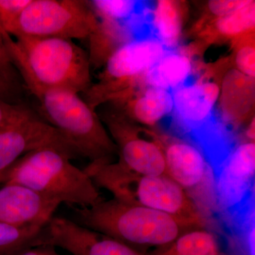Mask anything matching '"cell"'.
I'll list each match as a JSON object with an SVG mask.
<instances>
[{
    "instance_id": "cell-3",
    "label": "cell",
    "mask_w": 255,
    "mask_h": 255,
    "mask_svg": "<svg viewBox=\"0 0 255 255\" xmlns=\"http://www.w3.org/2000/svg\"><path fill=\"white\" fill-rule=\"evenodd\" d=\"M74 222L142 252L162 248L189 231L174 216L118 199H105L90 207L72 206ZM143 253V252H142Z\"/></svg>"
},
{
    "instance_id": "cell-11",
    "label": "cell",
    "mask_w": 255,
    "mask_h": 255,
    "mask_svg": "<svg viewBox=\"0 0 255 255\" xmlns=\"http://www.w3.org/2000/svg\"><path fill=\"white\" fill-rule=\"evenodd\" d=\"M41 245L60 248L73 255H147L64 218L53 217L41 230L38 246Z\"/></svg>"
},
{
    "instance_id": "cell-29",
    "label": "cell",
    "mask_w": 255,
    "mask_h": 255,
    "mask_svg": "<svg viewBox=\"0 0 255 255\" xmlns=\"http://www.w3.org/2000/svg\"><path fill=\"white\" fill-rule=\"evenodd\" d=\"M12 255H62L57 252L55 247L50 245H41L26 248Z\"/></svg>"
},
{
    "instance_id": "cell-10",
    "label": "cell",
    "mask_w": 255,
    "mask_h": 255,
    "mask_svg": "<svg viewBox=\"0 0 255 255\" xmlns=\"http://www.w3.org/2000/svg\"><path fill=\"white\" fill-rule=\"evenodd\" d=\"M255 142L236 144L213 172L216 200L231 218L255 208Z\"/></svg>"
},
{
    "instance_id": "cell-26",
    "label": "cell",
    "mask_w": 255,
    "mask_h": 255,
    "mask_svg": "<svg viewBox=\"0 0 255 255\" xmlns=\"http://www.w3.org/2000/svg\"><path fill=\"white\" fill-rule=\"evenodd\" d=\"M251 0H211L206 4L204 14L201 17L214 18L231 14L241 9Z\"/></svg>"
},
{
    "instance_id": "cell-24",
    "label": "cell",
    "mask_w": 255,
    "mask_h": 255,
    "mask_svg": "<svg viewBox=\"0 0 255 255\" xmlns=\"http://www.w3.org/2000/svg\"><path fill=\"white\" fill-rule=\"evenodd\" d=\"M255 32L231 43V62L235 69L247 76L255 78Z\"/></svg>"
},
{
    "instance_id": "cell-14",
    "label": "cell",
    "mask_w": 255,
    "mask_h": 255,
    "mask_svg": "<svg viewBox=\"0 0 255 255\" xmlns=\"http://www.w3.org/2000/svg\"><path fill=\"white\" fill-rule=\"evenodd\" d=\"M163 150L165 174L184 190L200 186L212 169L202 150L184 137L155 129Z\"/></svg>"
},
{
    "instance_id": "cell-23",
    "label": "cell",
    "mask_w": 255,
    "mask_h": 255,
    "mask_svg": "<svg viewBox=\"0 0 255 255\" xmlns=\"http://www.w3.org/2000/svg\"><path fill=\"white\" fill-rule=\"evenodd\" d=\"M148 3L147 1L102 0L92 1L90 6L98 17L110 18L122 22L124 18L141 14Z\"/></svg>"
},
{
    "instance_id": "cell-6",
    "label": "cell",
    "mask_w": 255,
    "mask_h": 255,
    "mask_svg": "<svg viewBox=\"0 0 255 255\" xmlns=\"http://www.w3.org/2000/svg\"><path fill=\"white\" fill-rule=\"evenodd\" d=\"M99 18L90 3L80 0H31L12 24L11 36L87 39Z\"/></svg>"
},
{
    "instance_id": "cell-19",
    "label": "cell",
    "mask_w": 255,
    "mask_h": 255,
    "mask_svg": "<svg viewBox=\"0 0 255 255\" xmlns=\"http://www.w3.org/2000/svg\"><path fill=\"white\" fill-rule=\"evenodd\" d=\"M186 9L184 1L159 0L152 4L147 18L150 36L167 49H176L182 38Z\"/></svg>"
},
{
    "instance_id": "cell-16",
    "label": "cell",
    "mask_w": 255,
    "mask_h": 255,
    "mask_svg": "<svg viewBox=\"0 0 255 255\" xmlns=\"http://www.w3.org/2000/svg\"><path fill=\"white\" fill-rule=\"evenodd\" d=\"M255 1L251 0L246 6L231 14L219 18L201 17L193 28V33L198 38L190 48L199 53L210 44L236 41L255 32Z\"/></svg>"
},
{
    "instance_id": "cell-31",
    "label": "cell",
    "mask_w": 255,
    "mask_h": 255,
    "mask_svg": "<svg viewBox=\"0 0 255 255\" xmlns=\"http://www.w3.org/2000/svg\"><path fill=\"white\" fill-rule=\"evenodd\" d=\"M247 137L246 141L255 142V117L251 119V123L245 131Z\"/></svg>"
},
{
    "instance_id": "cell-1",
    "label": "cell",
    "mask_w": 255,
    "mask_h": 255,
    "mask_svg": "<svg viewBox=\"0 0 255 255\" xmlns=\"http://www.w3.org/2000/svg\"><path fill=\"white\" fill-rule=\"evenodd\" d=\"M0 31L15 68L33 95L48 90L85 93L92 86L88 53L66 38L17 36Z\"/></svg>"
},
{
    "instance_id": "cell-13",
    "label": "cell",
    "mask_w": 255,
    "mask_h": 255,
    "mask_svg": "<svg viewBox=\"0 0 255 255\" xmlns=\"http://www.w3.org/2000/svg\"><path fill=\"white\" fill-rule=\"evenodd\" d=\"M60 204L24 186L3 184L0 188V222L15 227L44 228Z\"/></svg>"
},
{
    "instance_id": "cell-2",
    "label": "cell",
    "mask_w": 255,
    "mask_h": 255,
    "mask_svg": "<svg viewBox=\"0 0 255 255\" xmlns=\"http://www.w3.org/2000/svg\"><path fill=\"white\" fill-rule=\"evenodd\" d=\"M84 171L97 187L114 199L174 216L189 229L204 228L206 220L187 191L165 175L129 170L118 162H90Z\"/></svg>"
},
{
    "instance_id": "cell-4",
    "label": "cell",
    "mask_w": 255,
    "mask_h": 255,
    "mask_svg": "<svg viewBox=\"0 0 255 255\" xmlns=\"http://www.w3.org/2000/svg\"><path fill=\"white\" fill-rule=\"evenodd\" d=\"M72 159L55 147L32 150L4 172L1 184H20L70 207H90L103 200L91 178Z\"/></svg>"
},
{
    "instance_id": "cell-12",
    "label": "cell",
    "mask_w": 255,
    "mask_h": 255,
    "mask_svg": "<svg viewBox=\"0 0 255 255\" xmlns=\"http://www.w3.org/2000/svg\"><path fill=\"white\" fill-rule=\"evenodd\" d=\"M45 147L59 149L73 159L79 157L54 128L35 115L0 130V184L4 172L20 157Z\"/></svg>"
},
{
    "instance_id": "cell-9",
    "label": "cell",
    "mask_w": 255,
    "mask_h": 255,
    "mask_svg": "<svg viewBox=\"0 0 255 255\" xmlns=\"http://www.w3.org/2000/svg\"><path fill=\"white\" fill-rule=\"evenodd\" d=\"M118 151V163L142 174L164 175L165 162L158 135L154 128L139 125L119 111L103 117Z\"/></svg>"
},
{
    "instance_id": "cell-15",
    "label": "cell",
    "mask_w": 255,
    "mask_h": 255,
    "mask_svg": "<svg viewBox=\"0 0 255 255\" xmlns=\"http://www.w3.org/2000/svg\"><path fill=\"white\" fill-rule=\"evenodd\" d=\"M255 78L230 68L223 76L219 98L220 120L233 132L254 114Z\"/></svg>"
},
{
    "instance_id": "cell-21",
    "label": "cell",
    "mask_w": 255,
    "mask_h": 255,
    "mask_svg": "<svg viewBox=\"0 0 255 255\" xmlns=\"http://www.w3.org/2000/svg\"><path fill=\"white\" fill-rule=\"evenodd\" d=\"M147 255H221L217 238L204 228L189 230Z\"/></svg>"
},
{
    "instance_id": "cell-28",
    "label": "cell",
    "mask_w": 255,
    "mask_h": 255,
    "mask_svg": "<svg viewBox=\"0 0 255 255\" xmlns=\"http://www.w3.org/2000/svg\"><path fill=\"white\" fill-rule=\"evenodd\" d=\"M0 75L16 86L17 73L6 49L4 38L0 31Z\"/></svg>"
},
{
    "instance_id": "cell-18",
    "label": "cell",
    "mask_w": 255,
    "mask_h": 255,
    "mask_svg": "<svg viewBox=\"0 0 255 255\" xmlns=\"http://www.w3.org/2000/svg\"><path fill=\"white\" fill-rule=\"evenodd\" d=\"M121 113L139 125L153 128L173 112L172 92L145 87L115 105Z\"/></svg>"
},
{
    "instance_id": "cell-20",
    "label": "cell",
    "mask_w": 255,
    "mask_h": 255,
    "mask_svg": "<svg viewBox=\"0 0 255 255\" xmlns=\"http://www.w3.org/2000/svg\"><path fill=\"white\" fill-rule=\"evenodd\" d=\"M98 18L97 28L88 38L90 50L87 53L90 66L95 68L105 66L116 50L135 38L131 28L121 21Z\"/></svg>"
},
{
    "instance_id": "cell-32",
    "label": "cell",
    "mask_w": 255,
    "mask_h": 255,
    "mask_svg": "<svg viewBox=\"0 0 255 255\" xmlns=\"http://www.w3.org/2000/svg\"></svg>"
},
{
    "instance_id": "cell-27",
    "label": "cell",
    "mask_w": 255,
    "mask_h": 255,
    "mask_svg": "<svg viewBox=\"0 0 255 255\" xmlns=\"http://www.w3.org/2000/svg\"><path fill=\"white\" fill-rule=\"evenodd\" d=\"M31 0H0V26L6 29L16 21Z\"/></svg>"
},
{
    "instance_id": "cell-8",
    "label": "cell",
    "mask_w": 255,
    "mask_h": 255,
    "mask_svg": "<svg viewBox=\"0 0 255 255\" xmlns=\"http://www.w3.org/2000/svg\"><path fill=\"white\" fill-rule=\"evenodd\" d=\"M231 67L228 59L209 66L199 78L172 92L174 121L184 137L192 140L194 137L212 127L219 121L214 113L219 101L222 77Z\"/></svg>"
},
{
    "instance_id": "cell-7",
    "label": "cell",
    "mask_w": 255,
    "mask_h": 255,
    "mask_svg": "<svg viewBox=\"0 0 255 255\" xmlns=\"http://www.w3.org/2000/svg\"><path fill=\"white\" fill-rule=\"evenodd\" d=\"M169 50L152 37H139L121 46L112 55L99 82L85 92V102L93 110L106 102H117Z\"/></svg>"
},
{
    "instance_id": "cell-25",
    "label": "cell",
    "mask_w": 255,
    "mask_h": 255,
    "mask_svg": "<svg viewBox=\"0 0 255 255\" xmlns=\"http://www.w3.org/2000/svg\"><path fill=\"white\" fill-rule=\"evenodd\" d=\"M33 116V112L24 106L0 100V130Z\"/></svg>"
},
{
    "instance_id": "cell-22",
    "label": "cell",
    "mask_w": 255,
    "mask_h": 255,
    "mask_svg": "<svg viewBox=\"0 0 255 255\" xmlns=\"http://www.w3.org/2000/svg\"><path fill=\"white\" fill-rule=\"evenodd\" d=\"M43 228L15 227L0 222V255L15 253L37 246V240Z\"/></svg>"
},
{
    "instance_id": "cell-17",
    "label": "cell",
    "mask_w": 255,
    "mask_h": 255,
    "mask_svg": "<svg viewBox=\"0 0 255 255\" xmlns=\"http://www.w3.org/2000/svg\"><path fill=\"white\" fill-rule=\"evenodd\" d=\"M192 53L189 48L169 50L134 82L132 93L143 87L162 89L170 92L189 81L194 72Z\"/></svg>"
},
{
    "instance_id": "cell-30",
    "label": "cell",
    "mask_w": 255,
    "mask_h": 255,
    "mask_svg": "<svg viewBox=\"0 0 255 255\" xmlns=\"http://www.w3.org/2000/svg\"><path fill=\"white\" fill-rule=\"evenodd\" d=\"M16 86L10 83L7 80H5L2 76L0 75V100L6 101L11 102L10 99L14 95Z\"/></svg>"
},
{
    "instance_id": "cell-5",
    "label": "cell",
    "mask_w": 255,
    "mask_h": 255,
    "mask_svg": "<svg viewBox=\"0 0 255 255\" xmlns=\"http://www.w3.org/2000/svg\"><path fill=\"white\" fill-rule=\"evenodd\" d=\"M45 122L54 128L79 157L90 162H114L118 155L115 145L95 110L79 94L65 90H48L35 96Z\"/></svg>"
}]
</instances>
